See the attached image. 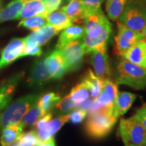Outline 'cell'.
<instances>
[{"mask_svg": "<svg viewBox=\"0 0 146 146\" xmlns=\"http://www.w3.org/2000/svg\"><path fill=\"white\" fill-rule=\"evenodd\" d=\"M56 106L60 112H67L72 110L73 109H75L78 106L72 101L70 95L68 94L64 97L62 99H60Z\"/></svg>", "mask_w": 146, "mask_h": 146, "instance_id": "d6a6232c", "label": "cell"}, {"mask_svg": "<svg viewBox=\"0 0 146 146\" xmlns=\"http://www.w3.org/2000/svg\"><path fill=\"white\" fill-rule=\"evenodd\" d=\"M111 33L112 25L110 22L85 33L82 39L87 54L91 51L107 45Z\"/></svg>", "mask_w": 146, "mask_h": 146, "instance_id": "ba28073f", "label": "cell"}, {"mask_svg": "<svg viewBox=\"0 0 146 146\" xmlns=\"http://www.w3.org/2000/svg\"><path fill=\"white\" fill-rule=\"evenodd\" d=\"M85 33V31L84 27L79 25H72L67 27L62 30V32L60 33L56 49H59L64 46L72 41L83 39Z\"/></svg>", "mask_w": 146, "mask_h": 146, "instance_id": "44dd1931", "label": "cell"}, {"mask_svg": "<svg viewBox=\"0 0 146 146\" xmlns=\"http://www.w3.org/2000/svg\"><path fill=\"white\" fill-rule=\"evenodd\" d=\"M36 146H56V142H55V139L54 137H52L48 139L45 141H39Z\"/></svg>", "mask_w": 146, "mask_h": 146, "instance_id": "ab89813d", "label": "cell"}, {"mask_svg": "<svg viewBox=\"0 0 146 146\" xmlns=\"http://www.w3.org/2000/svg\"><path fill=\"white\" fill-rule=\"evenodd\" d=\"M104 91H105L108 96L110 97L113 102H116V98L118 96V84L116 82H114L111 80V78H108L106 79L103 82V87L102 89Z\"/></svg>", "mask_w": 146, "mask_h": 146, "instance_id": "1f68e13d", "label": "cell"}, {"mask_svg": "<svg viewBox=\"0 0 146 146\" xmlns=\"http://www.w3.org/2000/svg\"><path fill=\"white\" fill-rule=\"evenodd\" d=\"M119 134L125 146H141L146 139L145 129L135 116L120 120Z\"/></svg>", "mask_w": 146, "mask_h": 146, "instance_id": "5b68a950", "label": "cell"}, {"mask_svg": "<svg viewBox=\"0 0 146 146\" xmlns=\"http://www.w3.org/2000/svg\"><path fill=\"white\" fill-rule=\"evenodd\" d=\"M83 81L85 83L89 89L90 98H92L93 100H96L101 93L104 81L100 79L91 70H89Z\"/></svg>", "mask_w": 146, "mask_h": 146, "instance_id": "cb8c5ba5", "label": "cell"}, {"mask_svg": "<svg viewBox=\"0 0 146 146\" xmlns=\"http://www.w3.org/2000/svg\"><path fill=\"white\" fill-rule=\"evenodd\" d=\"M71 99L76 105H81L90 98L89 91L83 81L78 83L71 89L69 94Z\"/></svg>", "mask_w": 146, "mask_h": 146, "instance_id": "4316f807", "label": "cell"}, {"mask_svg": "<svg viewBox=\"0 0 146 146\" xmlns=\"http://www.w3.org/2000/svg\"><path fill=\"white\" fill-rule=\"evenodd\" d=\"M73 23L74 22L72 18L60 10L51 12L47 16V25L56 27L60 31L72 25Z\"/></svg>", "mask_w": 146, "mask_h": 146, "instance_id": "603a6c76", "label": "cell"}, {"mask_svg": "<svg viewBox=\"0 0 146 146\" xmlns=\"http://www.w3.org/2000/svg\"><path fill=\"white\" fill-rule=\"evenodd\" d=\"M116 122L117 118L114 115L95 111L89 115L85 123V131L91 138L102 139L111 132Z\"/></svg>", "mask_w": 146, "mask_h": 146, "instance_id": "7a4b0ae2", "label": "cell"}, {"mask_svg": "<svg viewBox=\"0 0 146 146\" xmlns=\"http://www.w3.org/2000/svg\"><path fill=\"white\" fill-rule=\"evenodd\" d=\"M69 114L63 115L59 117L51 119L43 127L36 131L39 141L48 139L58 132L62 126L68 122Z\"/></svg>", "mask_w": 146, "mask_h": 146, "instance_id": "9a60e30c", "label": "cell"}, {"mask_svg": "<svg viewBox=\"0 0 146 146\" xmlns=\"http://www.w3.org/2000/svg\"><path fill=\"white\" fill-rule=\"evenodd\" d=\"M1 112H0V131H1Z\"/></svg>", "mask_w": 146, "mask_h": 146, "instance_id": "b9f144b4", "label": "cell"}, {"mask_svg": "<svg viewBox=\"0 0 146 146\" xmlns=\"http://www.w3.org/2000/svg\"><path fill=\"white\" fill-rule=\"evenodd\" d=\"M60 99L61 98L58 94H55L54 92H49L43 95L41 98H38L36 104L38 106L47 112L54 106H56Z\"/></svg>", "mask_w": 146, "mask_h": 146, "instance_id": "83f0119b", "label": "cell"}, {"mask_svg": "<svg viewBox=\"0 0 146 146\" xmlns=\"http://www.w3.org/2000/svg\"><path fill=\"white\" fill-rule=\"evenodd\" d=\"M21 77V74H16L11 76L0 85V110L6 107L10 102L16 85Z\"/></svg>", "mask_w": 146, "mask_h": 146, "instance_id": "ffe728a7", "label": "cell"}, {"mask_svg": "<svg viewBox=\"0 0 146 146\" xmlns=\"http://www.w3.org/2000/svg\"><path fill=\"white\" fill-rule=\"evenodd\" d=\"M60 10L72 18L74 23H83L86 10L81 0H68Z\"/></svg>", "mask_w": 146, "mask_h": 146, "instance_id": "e0dca14e", "label": "cell"}, {"mask_svg": "<svg viewBox=\"0 0 146 146\" xmlns=\"http://www.w3.org/2000/svg\"><path fill=\"white\" fill-rule=\"evenodd\" d=\"M25 0H13L0 12V23L17 19Z\"/></svg>", "mask_w": 146, "mask_h": 146, "instance_id": "d4e9b609", "label": "cell"}, {"mask_svg": "<svg viewBox=\"0 0 146 146\" xmlns=\"http://www.w3.org/2000/svg\"><path fill=\"white\" fill-rule=\"evenodd\" d=\"M36 15H48L45 0H25L17 20L22 21Z\"/></svg>", "mask_w": 146, "mask_h": 146, "instance_id": "5bb4252c", "label": "cell"}, {"mask_svg": "<svg viewBox=\"0 0 146 146\" xmlns=\"http://www.w3.org/2000/svg\"><path fill=\"white\" fill-rule=\"evenodd\" d=\"M141 33L143 34L144 39H145V41H146V25H145V27H144V28L143 29V30L141 31Z\"/></svg>", "mask_w": 146, "mask_h": 146, "instance_id": "60d3db41", "label": "cell"}, {"mask_svg": "<svg viewBox=\"0 0 146 146\" xmlns=\"http://www.w3.org/2000/svg\"><path fill=\"white\" fill-rule=\"evenodd\" d=\"M42 54L41 46L39 45H25L21 57L27 56H39Z\"/></svg>", "mask_w": 146, "mask_h": 146, "instance_id": "d590c367", "label": "cell"}, {"mask_svg": "<svg viewBox=\"0 0 146 146\" xmlns=\"http://www.w3.org/2000/svg\"><path fill=\"white\" fill-rule=\"evenodd\" d=\"M60 31L56 27L45 25L37 30L33 31L29 36L25 37V45L42 46Z\"/></svg>", "mask_w": 146, "mask_h": 146, "instance_id": "7c38bea8", "label": "cell"}, {"mask_svg": "<svg viewBox=\"0 0 146 146\" xmlns=\"http://www.w3.org/2000/svg\"><path fill=\"white\" fill-rule=\"evenodd\" d=\"M118 21L137 32L146 25V6L139 0H129Z\"/></svg>", "mask_w": 146, "mask_h": 146, "instance_id": "277c9868", "label": "cell"}, {"mask_svg": "<svg viewBox=\"0 0 146 146\" xmlns=\"http://www.w3.org/2000/svg\"><path fill=\"white\" fill-rule=\"evenodd\" d=\"M117 35L114 37V54L122 56L136 42L144 39L141 32L133 30L117 21Z\"/></svg>", "mask_w": 146, "mask_h": 146, "instance_id": "52a82bcc", "label": "cell"}, {"mask_svg": "<svg viewBox=\"0 0 146 146\" xmlns=\"http://www.w3.org/2000/svg\"><path fill=\"white\" fill-rule=\"evenodd\" d=\"M39 98L37 95H27L18 99L1 114V131L5 127L21 122Z\"/></svg>", "mask_w": 146, "mask_h": 146, "instance_id": "3957f363", "label": "cell"}, {"mask_svg": "<svg viewBox=\"0 0 146 146\" xmlns=\"http://www.w3.org/2000/svg\"><path fill=\"white\" fill-rule=\"evenodd\" d=\"M129 0H107L106 3V11L107 16L113 21H117Z\"/></svg>", "mask_w": 146, "mask_h": 146, "instance_id": "484cf974", "label": "cell"}, {"mask_svg": "<svg viewBox=\"0 0 146 146\" xmlns=\"http://www.w3.org/2000/svg\"><path fill=\"white\" fill-rule=\"evenodd\" d=\"M59 51L64 60L68 72L78 70L81 66L84 56L87 54L83 39L72 41L59 49Z\"/></svg>", "mask_w": 146, "mask_h": 146, "instance_id": "8992f818", "label": "cell"}, {"mask_svg": "<svg viewBox=\"0 0 146 146\" xmlns=\"http://www.w3.org/2000/svg\"><path fill=\"white\" fill-rule=\"evenodd\" d=\"M50 79H52V76L45 64L44 58H43L36 61L33 66L29 78V83L32 85H38Z\"/></svg>", "mask_w": 146, "mask_h": 146, "instance_id": "ac0fdd59", "label": "cell"}, {"mask_svg": "<svg viewBox=\"0 0 146 146\" xmlns=\"http://www.w3.org/2000/svg\"><path fill=\"white\" fill-rule=\"evenodd\" d=\"M115 82L125 85L136 90L146 87V68L135 64L121 57L118 60L115 74Z\"/></svg>", "mask_w": 146, "mask_h": 146, "instance_id": "6da1fadb", "label": "cell"}, {"mask_svg": "<svg viewBox=\"0 0 146 146\" xmlns=\"http://www.w3.org/2000/svg\"><path fill=\"white\" fill-rule=\"evenodd\" d=\"M87 116V111L84 109L76 110L70 114H69L68 121L72 123L78 124L81 123Z\"/></svg>", "mask_w": 146, "mask_h": 146, "instance_id": "836d02e7", "label": "cell"}, {"mask_svg": "<svg viewBox=\"0 0 146 146\" xmlns=\"http://www.w3.org/2000/svg\"><path fill=\"white\" fill-rule=\"evenodd\" d=\"M45 25H47V16L45 15H36L22 20L18 24V27H23L34 31Z\"/></svg>", "mask_w": 146, "mask_h": 146, "instance_id": "f1b7e54d", "label": "cell"}, {"mask_svg": "<svg viewBox=\"0 0 146 146\" xmlns=\"http://www.w3.org/2000/svg\"><path fill=\"white\" fill-rule=\"evenodd\" d=\"M46 1L47 14L54 12L59 8L62 0H45Z\"/></svg>", "mask_w": 146, "mask_h": 146, "instance_id": "74e56055", "label": "cell"}, {"mask_svg": "<svg viewBox=\"0 0 146 146\" xmlns=\"http://www.w3.org/2000/svg\"><path fill=\"white\" fill-rule=\"evenodd\" d=\"M141 146H146V139H145V141H144L143 143V145H142Z\"/></svg>", "mask_w": 146, "mask_h": 146, "instance_id": "7bdbcfd3", "label": "cell"}, {"mask_svg": "<svg viewBox=\"0 0 146 146\" xmlns=\"http://www.w3.org/2000/svg\"><path fill=\"white\" fill-rule=\"evenodd\" d=\"M108 19L102 11V8L87 13L83 20V27L85 33L89 31L91 29L102 26L109 23Z\"/></svg>", "mask_w": 146, "mask_h": 146, "instance_id": "7402d4cb", "label": "cell"}, {"mask_svg": "<svg viewBox=\"0 0 146 146\" xmlns=\"http://www.w3.org/2000/svg\"><path fill=\"white\" fill-rule=\"evenodd\" d=\"M47 112L41 109L35 103L33 106L31 108L28 112L25 114L24 118L22 120L25 126H33L38 121L39 118L46 114Z\"/></svg>", "mask_w": 146, "mask_h": 146, "instance_id": "f546056e", "label": "cell"}, {"mask_svg": "<svg viewBox=\"0 0 146 146\" xmlns=\"http://www.w3.org/2000/svg\"><path fill=\"white\" fill-rule=\"evenodd\" d=\"M26 127L23 121L5 127L1 131L0 143L1 146H11L18 141Z\"/></svg>", "mask_w": 146, "mask_h": 146, "instance_id": "2e32d148", "label": "cell"}, {"mask_svg": "<svg viewBox=\"0 0 146 146\" xmlns=\"http://www.w3.org/2000/svg\"><path fill=\"white\" fill-rule=\"evenodd\" d=\"M143 2L145 3V4L146 5V0H143Z\"/></svg>", "mask_w": 146, "mask_h": 146, "instance_id": "ee69618b", "label": "cell"}, {"mask_svg": "<svg viewBox=\"0 0 146 146\" xmlns=\"http://www.w3.org/2000/svg\"><path fill=\"white\" fill-rule=\"evenodd\" d=\"M89 62L94 68L95 74L102 81L111 78V69L107 45L93 50L89 53Z\"/></svg>", "mask_w": 146, "mask_h": 146, "instance_id": "9c48e42d", "label": "cell"}, {"mask_svg": "<svg viewBox=\"0 0 146 146\" xmlns=\"http://www.w3.org/2000/svg\"><path fill=\"white\" fill-rule=\"evenodd\" d=\"M136 98L135 95L132 93L127 91L118 92L113 109V115L118 118L125 114L133 105Z\"/></svg>", "mask_w": 146, "mask_h": 146, "instance_id": "d6986e66", "label": "cell"}, {"mask_svg": "<svg viewBox=\"0 0 146 146\" xmlns=\"http://www.w3.org/2000/svg\"><path fill=\"white\" fill-rule=\"evenodd\" d=\"M43 58L52 78L59 79L68 72L64 60L58 50H55Z\"/></svg>", "mask_w": 146, "mask_h": 146, "instance_id": "8fae6325", "label": "cell"}, {"mask_svg": "<svg viewBox=\"0 0 146 146\" xmlns=\"http://www.w3.org/2000/svg\"><path fill=\"white\" fill-rule=\"evenodd\" d=\"M0 1H1V0H0Z\"/></svg>", "mask_w": 146, "mask_h": 146, "instance_id": "f6af8a7d", "label": "cell"}, {"mask_svg": "<svg viewBox=\"0 0 146 146\" xmlns=\"http://www.w3.org/2000/svg\"><path fill=\"white\" fill-rule=\"evenodd\" d=\"M52 118V115L51 113H48V114H45L44 116H42L41 118L38 120V121L35 123V129L36 131H38L39 129H41L46 124L47 122H49Z\"/></svg>", "mask_w": 146, "mask_h": 146, "instance_id": "f35d334b", "label": "cell"}, {"mask_svg": "<svg viewBox=\"0 0 146 146\" xmlns=\"http://www.w3.org/2000/svg\"><path fill=\"white\" fill-rule=\"evenodd\" d=\"M39 142L37 133L36 131L32 130L27 133H23L15 146H36Z\"/></svg>", "mask_w": 146, "mask_h": 146, "instance_id": "4dcf8cb0", "label": "cell"}, {"mask_svg": "<svg viewBox=\"0 0 146 146\" xmlns=\"http://www.w3.org/2000/svg\"><path fill=\"white\" fill-rule=\"evenodd\" d=\"M81 1L85 5L87 14L89 12L101 8V5L104 1V0H81Z\"/></svg>", "mask_w": 146, "mask_h": 146, "instance_id": "e575fe53", "label": "cell"}, {"mask_svg": "<svg viewBox=\"0 0 146 146\" xmlns=\"http://www.w3.org/2000/svg\"><path fill=\"white\" fill-rule=\"evenodd\" d=\"M120 57L146 68V41L141 39L136 42Z\"/></svg>", "mask_w": 146, "mask_h": 146, "instance_id": "4fadbf2b", "label": "cell"}, {"mask_svg": "<svg viewBox=\"0 0 146 146\" xmlns=\"http://www.w3.org/2000/svg\"><path fill=\"white\" fill-rule=\"evenodd\" d=\"M25 46V38L13 39L3 49L0 58V70L21 58Z\"/></svg>", "mask_w": 146, "mask_h": 146, "instance_id": "30bf717a", "label": "cell"}, {"mask_svg": "<svg viewBox=\"0 0 146 146\" xmlns=\"http://www.w3.org/2000/svg\"><path fill=\"white\" fill-rule=\"evenodd\" d=\"M134 116L141 123L146 131V105L140 108Z\"/></svg>", "mask_w": 146, "mask_h": 146, "instance_id": "8d00e7d4", "label": "cell"}]
</instances>
